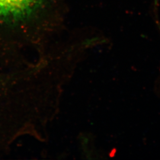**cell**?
Masks as SVG:
<instances>
[{
  "instance_id": "obj_1",
  "label": "cell",
  "mask_w": 160,
  "mask_h": 160,
  "mask_svg": "<svg viewBox=\"0 0 160 160\" xmlns=\"http://www.w3.org/2000/svg\"><path fill=\"white\" fill-rule=\"evenodd\" d=\"M51 53L0 52V158L25 138L42 141L49 119Z\"/></svg>"
},
{
  "instance_id": "obj_2",
  "label": "cell",
  "mask_w": 160,
  "mask_h": 160,
  "mask_svg": "<svg viewBox=\"0 0 160 160\" xmlns=\"http://www.w3.org/2000/svg\"><path fill=\"white\" fill-rule=\"evenodd\" d=\"M46 0H0V52L37 53L46 49L37 22Z\"/></svg>"
}]
</instances>
